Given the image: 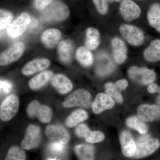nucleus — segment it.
<instances>
[{"mask_svg": "<svg viewBox=\"0 0 160 160\" xmlns=\"http://www.w3.org/2000/svg\"><path fill=\"white\" fill-rule=\"evenodd\" d=\"M70 13L68 6L60 1L52 3L43 12V20L49 22L63 21L69 17Z\"/></svg>", "mask_w": 160, "mask_h": 160, "instance_id": "nucleus-1", "label": "nucleus"}, {"mask_svg": "<svg viewBox=\"0 0 160 160\" xmlns=\"http://www.w3.org/2000/svg\"><path fill=\"white\" fill-rule=\"evenodd\" d=\"M120 33L123 38L132 46H141L145 41V37L142 29L129 24H122L119 27Z\"/></svg>", "mask_w": 160, "mask_h": 160, "instance_id": "nucleus-2", "label": "nucleus"}, {"mask_svg": "<svg viewBox=\"0 0 160 160\" xmlns=\"http://www.w3.org/2000/svg\"><path fill=\"white\" fill-rule=\"evenodd\" d=\"M129 77L132 81L142 85H150L155 81L156 74L153 70L146 67L132 66L128 72Z\"/></svg>", "mask_w": 160, "mask_h": 160, "instance_id": "nucleus-3", "label": "nucleus"}, {"mask_svg": "<svg viewBox=\"0 0 160 160\" xmlns=\"http://www.w3.org/2000/svg\"><path fill=\"white\" fill-rule=\"evenodd\" d=\"M26 112L29 117H36L42 123L51 121L52 111L50 107L42 105L37 100H33L27 106Z\"/></svg>", "mask_w": 160, "mask_h": 160, "instance_id": "nucleus-4", "label": "nucleus"}, {"mask_svg": "<svg viewBox=\"0 0 160 160\" xmlns=\"http://www.w3.org/2000/svg\"><path fill=\"white\" fill-rule=\"evenodd\" d=\"M92 97L89 92L85 89H79L69 95L63 103L66 108L82 106L88 108L91 105Z\"/></svg>", "mask_w": 160, "mask_h": 160, "instance_id": "nucleus-5", "label": "nucleus"}, {"mask_svg": "<svg viewBox=\"0 0 160 160\" xmlns=\"http://www.w3.org/2000/svg\"><path fill=\"white\" fill-rule=\"evenodd\" d=\"M19 106L18 98L14 94L10 95L4 100L0 108V118L4 122L12 119L16 114Z\"/></svg>", "mask_w": 160, "mask_h": 160, "instance_id": "nucleus-6", "label": "nucleus"}, {"mask_svg": "<svg viewBox=\"0 0 160 160\" xmlns=\"http://www.w3.org/2000/svg\"><path fill=\"white\" fill-rule=\"evenodd\" d=\"M120 14L126 22L138 19L142 13V9L133 0H122L119 7Z\"/></svg>", "mask_w": 160, "mask_h": 160, "instance_id": "nucleus-7", "label": "nucleus"}, {"mask_svg": "<svg viewBox=\"0 0 160 160\" xmlns=\"http://www.w3.org/2000/svg\"><path fill=\"white\" fill-rule=\"evenodd\" d=\"M30 21L31 18L29 14L23 12L8 26L7 29L8 35L12 38L21 36L29 27Z\"/></svg>", "mask_w": 160, "mask_h": 160, "instance_id": "nucleus-8", "label": "nucleus"}, {"mask_svg": "<svg viewBox=\"0 0 160 160\" xmlns=\"http://www.w3.org/2000/svg\"><path fill=\"white\" fill-rule=\"evenodd\" d=\"M41 141V130L38 126L29 125L25 137L21 143V147L26 150L35 149L39 146Z\"/></svg>", "mask_w": 160, "mask_h": 160, "instance_id": "nucleus-9", "label": "nucleus"}, {"mask_svg": "<svg viewBox=\"0 0 160 160\" xmlns=\"http://www.w3.org/2000/svg\"><path fill=\"white\" fill-rule=\"evenodd\" d=\"M25 44L22 42L15 43L3 52L0 56V65L6 66L19 59L25 51Z\"/></svg>", "mask_w": 160, "mask_h": 160, "instance_id": "nucleus-10", "label": "nucleus"}, {"mask_svg": "<svg viewBox=\"0 0 160 160\" xmlns=\"http://www.w3.org/2000/svg\"><path fill=\"white\" fill-rule=\"evenodd\" d=\"M160 146V142L158 139L149 138L136 144V150L133 158H142L154 153Z\"/></svg>", "mask_w": 160, "mask_h": 160, "instance_id": "nucleus-11", "label": "nucleus"}, {"mask_svg": "<svg viewBox=\"0 0 160 160\" xmlns=\"http://www.w3.org/2000/svg\"><path fill=\"white\" fill-rule=\"evenodd\" d=\"M46 134L52 142H60L66 144L70 136L68 131L64 127L58 125H49L46 129Z\"/></svg>", "mask_w": 160, "mask_h": 160, "instance_id": "nucleus-12", "label": "nucleus"}, {"mask_svg": "<svg viewBox=\"0 0 160 160\" xmlns=\"http://www.w3.org/2000/svg\"><path fill=\"white\" fill-rule=\"evenodd\" d=\"M111 45L115 62L117 64H122L127 58L126 43L120 38L114 37L112 39Z\"/></svg>", "mask_w": 160, "mask_h": 160, "instance_id": "nucleus-13", "label": "nucleus"}, {"mask_svg": "<svg viewBox=\"0 0 160 160\" xmlns=\"http://www.w3.org/2000/svg\"><path fill=\"white\" fill-rule=\"evenodd\" d=\"M137 112L138 116L142 121L152 122L160 118V106L144 104L139 106Z\"/></svg>", "mask_w": 160, "mask_h": 160, "instance_id": "nucleus-14", "label": "nucleus"}, {"mask_svg": "<svg viewBox=\"0 0 160 160\" xmlns=\"http://www.w3.org/2000/svg\"><path fill=\"white\" fill-rule=\"evenodd\" d=\"M120 141L123 154L126 157H133L136 150V143L131 133L123 131L120 135Z\"/></svg>", "mask_w": 160, "mask_h": 160, "instance_id": "nucleus-15", "label": "nucleus"}, {"mask_svg": "<svg viewBox=\"0 0 160 160\" xmlns=\"http://www.w3.org/2000/svg\"><path fill=\"white\" fill-rule=\"evenodd\" d=\"M114 104V100L109 95L100 93L96 97L92 107L93 112L98 114L106 109H111Z\"/></svg>", "mask_w": 160, "mask_h": 160, "instance_id": "nucleus-16", "label": "nucleus"}, {"mask_svg": "<svg viewBox=\"0 0 160 160\" xmlns=\"http://www.w3.org/2000/svg\"><path fill=\"white\" fill-rule=\"evenodd\" d=\"M49 60L46 58H38L32 60L25 65L22 69V73L25 76H29L36 72L45 70L50 65Z\"/></svg>", "mask_w": 160, "mask_h": 160, "instance_id": "nucleus-17", "label": "nucleus"}, {"mask_svg": "<svg viewBox=\"0 0 160 160\" xmlns=\"http://www.w3.org/2000/svg\"><path fill=\"white\" fill-rule=\"evenodd\" d=\"M51 83L55 89L61 94L68 93L73 88V85L71 81L62 74L55 75L52 78Z\"/></svg>", "mask_w": 160, "mask_h": 160, "instance_id": "nucleus-18", "label": "nucleus"}, {"mask_svg": "<svg viewBox=\"0 0 160 160\" xmlns=\"http://www.w3.org/2000/svg\"><path fill=\"white\" fill-rule=\"evenodd\" d=\"M143 56L146 61L156 62L160 61V39H156L151 42L143 51Z\"/></svg>", "mask_w": 160, "mask_h": 160, "instance_id": "nucleus-19", "label": "nucleus"}, {"mask_svg": "<svg viewBox=\"0 0 160 160\" xmlns=\"http://www.w3.org/2000/svg\"><path fill=\"white\" fill-rule=\"evenodd\" d=\"M147 19L151 27L160 32V3L152 4L147 12Z\"/></svg>", "mask_w": 160, "mask_h": 160, "instance_id": "nucleus-20", "label": "nucleus"}, {"mask_svg": "<svg viewBox=\"0 0 160 160\" xmlns=\"http://www.w3.org/2000/svg\"><path fill=\"white\" fill-rule=\"evenodd\" d=\"M61 36L62 33L58 29H50L44 32L41 40L46 47L52 48L58 42Z\"/></svg>", "mask_w": 160, "mask_h": 160, "instance_id": "nucleus-21", "label": "nucleus"}, {"mask_svg": "<svg viewBox=\"0 0 160 160\" xmlns=\"http://www.w3.org/2000/svg\"><path fill=\"white\" fill-rule=\"evenodd\" d=\"M52 72L45 71L35 76L29 81V87L33 90H38L44 87L52 77Z\"/></svg>", "mask_w": 160, "mask_h": 160, "instance_id": "nucleus-22", "label": "nucleus"}, {"mask_svg": "<svg viewBox=\"0 0 160 160\" xmlns=\"http://www.w3.org/2000/svg\"><path fill=\"white\" fill-rule=\"evenodd\" d=\"M73 52L72 43L69 41L60 42L58 46V53L61 61L65 63H68L71 61Z\"/></svg>", "mask_w": 160, "mask_h": 160, "instance_id": "nucleus-23", "label": "nucleus"}, {"mask_svg": "<svg viewBox=\"0 0 160 160\" xmlns=\"http://www.w3.org/2000/svg\"><path fill=\"white\" fill-rule=\"evenodd\" d=\"M74 152L79 160H94L95 148L87 144H79L76 146Z\"/></svg>", "mask_w": 160, "mask_h": 160, "instance_id": "nucleus-24", "label": "nucleus"}, {"mask_svg": "<svg viewBox=\"0 0 160 160\" xmlns=\"http://www.w3.org/2000/svg\"><path fill=\"white\" fill-rule=\"evenodd\" d=\"M86 45L89 49L94 50L100 44V34L97 29L93 27L87 28L86 31Z\"/></svg>", "mask_w": 160, "mask_h": 160, "instance_id": "nucleus-25", "label": "nucleus"}, {"mask_svg": "<svg viewBox=\"0 0 160 160\" xmlns=\"http://www.w3.org/2000/svg\"><path fill=\"white\" fill-rule=\"evenodd\" d=\"M76 58L78 62L85 67H89L93 64V55L87 47L82 46L79 48L76 52Z\"/></svg>", "mask_w": 160, "mask_h": 160, "instance_id": "nucleus-26", "label": "nucleus"}, {"mask_svg": "<svg viewBox=\"0 0 160 160\" xmlns=\"http://www.w3.org/2000/svg\"><path fill=\"white\" fill-rule=\"evenodd\" d=\"M88 118V113L85 110L79 109L73 112L66 118L65 123L68 127H72L85 121Z\"/></svg>", "mask_w": 160, "mask_h": 160, "instance_id": "nucleus-27", "label": "nucleus"}, {"mask_svg": "<svg viewBox=\"0 0 160 160\" xmlns=\"http://www.w3.org/2000/svg\"><path fill=\"white\" fill-rule=\"evenodd\" d=\"M126 125L128 127L136 129L141 134H145L148 131V127L142 120L137 117H131L127 119Z\"/></svg>", "mask_w": 160, "mask_h": 160, "instance_id": "nucleus-28", "label": "nucleus"}, {"mask_svg": "<svg viewBox=\"0 0 160 160\" xmlns=\"http://www.w3.org/2000/svg\"><path fill=\"white\" fill-rule=\"evenodd\" d=\"M105 89L106 94L109 95L113 99L115 100L118 103L122 102V95L115 84L111 82L106 83L105 86Z\"/></svg>", "mask_w": 160, "mask_h": 160, "instance_id": "nucleus-29", "label": "nucleus"}, {"mask_svg": "<svg viewBox=\"0 0 160 160\" xmlns=\"http://www.w3.org/2000/svg\"><path fill=\"white\" fill-rule=\"evenodd\" d=\"M26 154L18 146H12L7 152L5 160H26Z\"/></svg>", "mask_w": 160, "mask_h": 160, "instance_id": "nucleus-30", "label": "nucleus"}, {"mask_svg": "<svg viewBox=\"0 0 160 160\" xmlns=\"http://www.w3.org/2000/svg\"><path fill=\"white\" fill-rule=\"evenodd\" d=\"M105 138L102 132L98 131H89L85 137L86 142L90 143H96L102 142Z\"/></svg>", "mask_w": 160, "mask_h": 160, "instance_id": "nucleus-31", "label": "nucleus"}, {"mask_svg": "<svg viewBox=\"0 0 160 160\" xmlns=\"http://www.w3.org/2000/svg\"><path fill=\"white\" fill-rule=\"evenodd\" d=\"M12 18L13 16L10 12L1 9L0 11V28L1 30L9 26Z\"/></svg>", "mask_w": 160, "mask_h": 160, "instance_id": "nucleus-32", "label": "nucleus"}, {"mask_svg": "<svg viewBox=\"0 0 160 160\" xmlns=\"http://www.w3.org/2000/svg\"><path fill=\"white\" fill-rule=\"evenodd\" d=\"M99 13L105 15L109 10V3L107 0H92Z\"/></svg>", "mask_w": 160, "mask_h": 160, "instance_id": "nucleus-33", "label": "nucleus"}, {"mask_svg": "<svg viewBox=\"0 0 160 160\" xmlns=\"http://www.w3.org/2000/svg\"><path fill=\"white\" fill-rule=\"evenodd\" d=\"M90 131L89 127L84 124H81L77 127L76 134L79 138H85L87 133Z\"/></svg>", "mask_w": 160, "mask_h": 160, "instance_id": "nucleus-34", "label": "nucleus"}, {"mask_svg": "<svg viewBox=\"0 0 160 160\" xmlns=\"http://www.w3.org/2000/svg\"><path fill=\"white\" fill-rule=\"evenodd\" d=\"M66 144L60 142H52L50 144L49 148L53 152L57 153H62L66 149Z\"/></svg>", "mask_w": 160, "mask_h": 160, "instance_id": "nucleus-35", "label": "nucleus"}, {"mask_svg": "<svg viewBox=\"0 0 160 160\" xmlns=\"http://www.w3.org/2000/svg\"><path fill=\"white\" fill-rule=\"evenodd\" d=\"M53 0H34V6L39 10H42L47 8Z\"/></svg>", "mask_w": 160, "mask_h": 160, "instance_id": "nucleus-36", "label": "nucleus"}, {"mask_svg": "<svg viewBox=\"0 0 160 160\" xmlns=\"http://www.w3.org/2000/svg\"><path fill=\"white\" fill-rule=\"evenodd\" d=\"M1 91L2 93H9L12 89V84L9 81L6 80H1L0 82Z\"/></svg>", "mask_w": 160, "mask_h": 160, "instance_id": "nucleus-37", "label": "nucleus"}, {"mask_svg": "<svg viewBox=\"0 0 160 160\" xmlns=\"http://www.w3.org/2000/svg\"><path fill=\"white\" fill-rule=\"evenodd\" d=\"M115 85L119 90H124L127 88L128 86V81L126 79L118 80L116 82Z\"/></svg>", "mask_w": 160, "mask_h": 160, "instance_id": "nucleus-38", "label": "nucleus"}, {"mask_svg": "<svg viewBox=\"0 0 160 160\" xmlns=\"http://www.w3.org/2000/svg\"><path fill=\"white\" fill-rule=\"evenodd\" d=\"M160 89V87L156 83H152L148 86V91L150 93H155L159 92Z\"/></svg>", "mask_w": 160, "mask_h": 160, "instance_id": "nucleus-39", "label": "nucleus"}, {"mask_svg": "<svg viewBox=\"0 0 160 160\" xmlns=\"http://www.w3.org/2000/svg\"><path fill=\"white\" fill-rule=\"evenodd\" d=\"M38 25V22L35 18H31V21H30V22L29 23V27H28L29 30H33V29H36Z\"/></svg>", "mask_w": 160, "mask_h": 160, "instance_id": "nucleus-40", "label": "nucleus"}, {"mask_svg": "<svg viewBox=\"0 0 160 160\" xmlns=\"http://www.w3.org/2000/svg\"><path fill=\"white\" fill-rule=\"evenodd\" d=\"M149 137H150V136H149V135H143L140 137L138 139L137 142L136 143L137 144V143L142 142H144V141H146V140L149 138Z\"/></svg>", "mask_w": 160, "mask_h": 160, "instance_id": "nucleus-41", "label": "nucleus"}, {"mask_svg": "<svg viewBox=\"0 0 160 160\" xmlns=\"http://www.w3.org/2000/svg\"><path fill=\"white\" fill-rule=\"evenodd\" d=\"M122 0H107L109 3L114 2L120 3Z\"/></svg>", "mask_w": 160, "mask_h": 160, "instance_id": "nucleus-42", "label": "nucleus"}, {"mask_svg": "<svg viewBox=\"0 0 160 160\" xmlns=\"http://www.w3.org/2000/svg\"><path fill=\"white\" fill-rule=\"evenodd\" d=\"M158 93H159V96L157 98V101L158 103H159V104H160V89Z\"/></svg>", "mask_w": 160, "mask_h": 160, "instance_id": "nucleus-43", "label": "nucleus"}, {"mask_svg": "<svg viewBox=\"0 0 160 160\" xmlns=\"http://www.w3.org/2000/svg\"><path fill=\"white\" fill-rule=\"evenodd\" d=\"M49 160H57L53 159H49Z\"/></svg>", "mask_w": 160, "mask_h": 160, "instance_id": "nucleus-44", "label": "nucleus"}, {"mask_svg": "<svg viewBox=\"0 0 160 160\" xmlns=\"http://www.w3.org/2000/svg\"><path fill=\"white\" fill-rule=\"evenodd\" d=\"M133 1H140V0H133Z\"/></svg>", "mask_w": 160, "mask_h": 160, "instance_id": "nucleus-45", "label": "nucleus"}]
</instances>
